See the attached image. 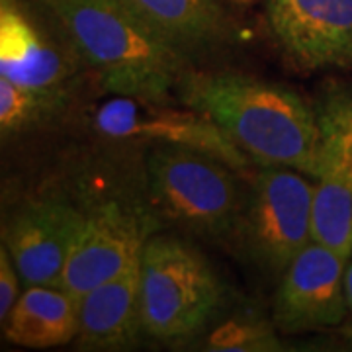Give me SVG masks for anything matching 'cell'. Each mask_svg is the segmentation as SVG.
<instances>
[{
    "instance_id": "9",
    "label": "cell",
    "mask_w": 352,
    "mask_h": 352,
    "mask_svg": "<svg viewBox=\"0 0 352 352\" xmlns=\"http://www.w3.org/2000/svg\"><path fill=\"white\" fill-rule=\"evenodd\" d=\"M153 233L155 223L151 217L131 206L106 201L94 208L87 214L57 288L80 300L90 289L138 263Z\"/></svg>"
},
{
    "instance_id": "4",
    "label": "cell",
    "mask_w": 352,
    "mask_h": 352,
    "mask_svg": "<svg viewBox=\"0 0 352 352\" xmlns=\"http://www.w3.org/2000/svg\"><path fill=\"white\" fill-rule=\"evenodd\" d=\"M145 170L153 201L170 221L204 239H235L249 198L241 170L178 145H153Z\"/></svg>"
},
{
    "instance_id": "20",
    "label": "cell",
    "mask_w": 352,
    "mask_h": 352,
    "mask_svg": "<svg viewBox=\"0 0 352 352\" xmlns=\"http://www.w3.org/2000/svg\"><path fill=\"white\" fill-rule=\"evenodd\" d=\"M342 333H344V337H346V339H349V342L352 344V325H349V327L344 329Z\"/></svg>"
},
{
    "instance_id": "16",
    "label": "cell",
    "mask_w": 352,
    "mask_h": 352,
    "mask_svg": "<svg viewBox=\"0 0 352 352\" xmlns=\"http://www.w3.org/2000/svg\"><path fill=\"white\" fill-rule=\"evenodd\" d=\"M204 351L212 352H282L274 321L254 311H239L226 317L210 329L204 339Z\"/></svg>"
},
{
    "instance_id": "22",
    "label": "cell",
    "mask_w": 352,
    "mask_h": 352,
    "mask_svg": "<svg viewBox=\"0 0 352 352\" xmlns=\"http://www.w3.org/2000/svg\"><path fill=\"white\" fill-rule=\"evenodd\" d=\"M0 221H2V219H0Z\"/></svg>"
},
{
    "instance_id": "2",
    "label": "cell",
    "mask_w": 352,
    "mask_h": 352,
    "mask_svg": "<svg viewBox=\"0 0 352 352\" xmlns=\"http://www.w3.org/2000/svg\"><path fill=\"white\" fill-rule=\"evenodd\" d=\"M112 96L168 102L190 59L122 0H39Z\"/></svg>"
},
{
    "instance_id": "8",
    "label": "cell",
    "mask_w": 352,
    "mask_h": 352,
    "mask_svg": "<svg viewBox=\"0 0 352 352\" xmlns=\"http://www.w3.org/2000/svg\"><path fill=\"white\" fill-rule=\"evenodd\" d=\"M319 175L314 196V241L352 258V88L329 92L315 108Z\"/></svg>"
},
{
    "instance_id": "6",
    "label": "cell",
    "mask_w": 352,
    "mask_h": 352,
    "mask_svg": "<svg viewBox=\"0 0 352 352\" xmlns=\"http://www.w3.org/2000/svg\"><path fill=\"white\" fill-rule=\"evenodd\" d=\"M87 71L75 45L39 0H0V76L63 98Z\"/></svg>"
},
{
    "instance_id": "7",
    "label": "cell",
    "mask_w": 352,
    "mask_h": 352,
    "mask_svg": "<svg viewBox=\"0 0 352 352\" xmlns=\"http://www.w3.org/2000/svg\"><path fill=\"white\" fill-rule=\"evenodd\" d=\"M92 126L102 138L127 143L178 145L208 153L245 173L251 159L227 138L212 118L196 108L180 110L168 102L112 96L96 108Z\"/></svg>"
},
{
    "instance_id": "21",
    "label": "cell",
    "mask_w": 352,
    "mask_h": 352,
    "mask_svg": "<svg viewBox=\"0 0 352 352\" xmlns=\"http://www.w3.org/2000/svg\"><path fill=\"white\" fill-rule=\"evenodd\" d=\"M231 2H239V4H249L252 0H231Z\"/></svg>"
},
{
    "instance_id": "18",
    "label": "cell",
    "mask_w": 352,
    "mask_h": 352,
    "mask_svg": "<svg viewBox=\"0 0 352 352\" xmlns=\"http://www.w3.org/2000/svg\"><path fill=\"white\" fill-rule=\"evenodd\" d=\"M20 282L22 278L16 270L12 256L4 247V243L0 241V333L12 311L14 303L20 298Z\"/></svg>"
},
{
    "instance_id": "5",
    "label": "cell",
    "mask_w": 352,
    "mask_h": 352,
    "mask_svg": "<svg viewBox=\"0 0 352 352\" xmlns=\"http://www.w3.org/2000/svg\"><path fill=\"white\" fill-rule=\"evenodd\" d=\"M315 184L286 166H266L254 178L235 239L261 270L282 276L314 241Z\"/></svg>"
},
{
    "instance_id": "17",
    "label": "cell",
    "mask_w": 352,
    "mask_h": 352,
    "mask_svg": "<svg viewBox=\"0 0 352 352\" xmlns=\"http://www.w3.org/2000/svg\"><path fill=\"white\" fill-rule=\"evenodd\" d=\"M61 100V96L36 92L0 76V131H16L22 126H32Z\"/></svg>"
},
{
    "instance_id": "19",
    "label": "cell",
    "mask_w": 352,
    "mask_h": 352,
    "mask_svg": "<svg viewBox=\"0 0 352 352\" xmlns=\"http://www.w3.org/2000/svg\"><path fill=\"white\" fill-rule=\"evenodd\" d=\"M344 294H346V305L352 314V263L346 264V272H344Z\"/></svg>"
},
{
    "instance_id": "14",
    "label": "cell",
    "mask_w": 352,
    "mask_h": 352,
    "mask_svg": "<svg viewBox=\"0 0 352 352\" xmlns=\"http://www.w3.org/2000/svg\"><path fill=\"white\" fill-rule=\"evenodd\" d=\"M129 10L186 57L221 50L233 25L217 0H122Z\"/></svg>"
},
{
    "instance_id": "12",
    "label": "cell",
    "mask_w": 352,
    "mask_h": 352,
    "mask_svg": "<svg viewBox=\"0 0 352 352\" xmlns=\"http://www.w3.org/2000/svg\"><path fill=\"white\" fill-rule=\"evenodd\" d=\"M346 264L339 252L311 241L280 276L272 321L282 333H305L342 323Z\"/></svg>"
},
{
    "instance_id": "13",
    "label": "cell",
    "mask_w": 352,
    "mask_h": 352,
    "mask_svg": "<svg viewBox=\"0 0 352 352\" xmlns=\"http://www.w3.org/2000/svg\"><path fill=\"white\" fill-rule=\"evenodd\" d=\"M143 331L139 261L78 300L76 344L82 351H124Z\"/></svg>"
},
{
    "instance_id": "10",
    "label": "cell",
    "mask_w": 352,
    "mask_h": 352,
    "mask_svg": "<svg viewBox=\"0 0 352 352\" xmlns=\"http://www.w3.org/2000/svg\"><path fill=\"white\" fill-rule=\"evenodd\" d=\"M266 20L296 69L352 67V0H268Z\"/></svg>"
},
{
    "instance_id": "15",
    "label": "cell",
    "mask_w": 352,
    "mask_h": 352,
    "mask_svg": "<svg viewBox=\"0 0 352 352\" xmlns=\"http://www.w3.org/2000/svg\"><path fill=\"white\" fill-rule=\"evenodd\" d=\"M78 333V300L57 286H28L8 315L2 335L24 349L69 344Z\"/></svg>"
},
{
    "instance_id": "3",
    "label": "cell",
    "mask_w": 352,
    "mask_h": 352,
    "mask_svg": "<svg viewBox=\"0 0 352 352\" xmlns=\"http://www.w3.org/2000/svg\"><path fill=\"white\" fill-rule=\"evenodd\" d=\"M143 331L159 340L194 339L215 323L223 284L192 243L153 233L139 256Z\"/></svg>"
},
{
    "instance_id": "11",
    "label": "cell",
    "mask_w": 352,
    "mask_h": 352,
    "mask_svg": "<svg viewBox=\"0 0 352 352\" xmlns=\"http://www.w3.org/2000/svg\"><path fill=\"white\" fill-rule=\"evenodd\" d=\"M87 214L59 198H41L18 208L4 223L0 241L25 286H57Z\"/></svg>"
},
{
    "instance_id": "1",
    "label": "cell",
    "mask_w": 352,
    "mask_h": 352,
    "mask_svg": "<svg viewBox=\"0 0 352 352\" xmlns=\"http://www.w3.org/2000/svg\"><path fill=\"white\" fill-rule=\"evenodd\" d=\"M182 98L226 131L254 163L286 166L317 178V113L286 87L243 73H188Z\"/></svg>"
}]
</instances>
